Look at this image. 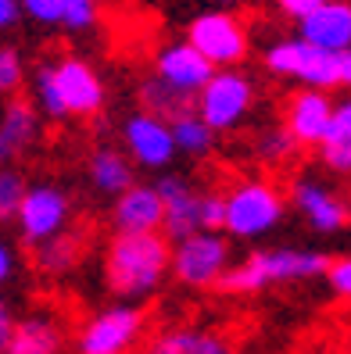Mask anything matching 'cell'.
<instances>
[{
  "mask_svg": "<svg viewBox=\"0 0 351 354\" xmlns=\"http://www.w3.org/2000/svg\"><path fill=\"white\" fill-rule=\"evenodd\" d=\"M169 276L172 240L165 233H111L105 247V286L115 301H147Z\"/></svg>",
  "mask_w": 351,
  "mask_h": 354,
  "instance_id": "1",
  "label": "cell"
},
{
  "mask_svg": "<svg viewBox=\"0 0 351 354\" xmlns=\"http://www.w3.org/2000/svg\"><path fill=\"white\" fill-rule=\"evenodd\" d=\"M330 265H334V258L323 251H308V247H262V251H251L244 261H237L222 276L219 290L222 294H262L269 286L319 279L330 272Z\"/></svg>",
  "mask_w": 351,
  "mask_h": 354,
  "instance_id": "2",
  "label": "cell"
},
{
  "mask_svg": "<svg viewBox=\"0 0 351 354\" xmlns=\"http://www.w3.org/2000/svg\"><path fill=\"white\" fill-rule=\"evenodd\" d=\"M287 197L269 179H240L226 190V229L233 240H262L283 222Z\"/></svg>",
  "mask_w": 351,
  "mask_h": 354,
  "instance_id": "3",
  "label": "cell"
},
{
  "mask_svg": "<svg viewBox=\"0 0 351 354\" xmlns=\"http://www.w3.org/2000/svg\"><path fill=\"white\" fill-rule=\"evenodd\" d=\"M143 333H147V315L126 301H115L75 329L72 354H136L143 351Z\"/></svg>",
  "mask_w": 351,
  "mask_h": 354,
  "instance_id": "4",
  "label": "cell"
},
{
  "mask_svg": "<svg viewBox=\"0 0 351 354\" xmlns=\"http://www.w3.org/2000/svg\"><path fill=\"white\" fill-rule=\"evenodd\" d=\"M262 65L276 79H294V82H301V86H312V90L341 86L337 54L308 44V39H301V36H287V39L269 44L265 54H262Z\"/></svg>",
  "mask_w": 351,
  "mask_h": 354,
  "instance_id": "5",
  "label": "cell"
},
{
  "mask_svg": "<svg viewBox=\"0 0 351 354\" xmlns=\"http://www.w3.org/2000/svg\"><path fill=\"white\" fill-rule=\"evenodd\" d=\"M230 268V240L215 229H201V233L172 243V279L187 290H219Z\"/></svg>",
  "mask_w": 351,
  "mask_h": 354,
  "instance_id": "6",
  "label": "cell"
},
{
  "mask_svg": "<svg viewBox=\"0 0 351 354\" xmlns=\"http://www.w3.org/2000/svg\"><path fill=\"white\" fill-rule=\"evenodd\" d=\"M194 108L215 133H233L255 108V82L240 68H219L208 86L197 93Z\"/></svg>",
  "mask_w": 351,
  "mask_h": 354,
  "instance_id": "7",
  "label": "cell"
},
{
  "mask_svg": "<svg viewBox=\"0 0 351 354\" xmlns=\"http://www.w3.org/2000/svg\"><path fill=\"white\" fill-rule=\"evenodd\" d=\"M69 222H72V197L54 183H29L22 212H18V218H15L18 240L36 251L39 243L69 233Z\"/></svg>",
  "mask_w": 351,
  "mask_h": 354,
  "instance_id": "8",
  "label": "cell"
},
{
  "mask_svg": "<svg viewBox=\"0 0 351 354\" xmlns=\"http://www.w3.org/2000/svg\"><path fill=\"white\" fill-rule=\"evenodd\" d=\"M187 39L212 61L215 68H240V61L247 57V47H251V36H247V26L230 11H204L197 15Z\"/></svg>",
  "mask_w": 351,
  "mask_h": 354,
  "instance_id": "9",
  "label": "cell"
},
{
  "mask_svg": "<svg viewBox=\"0 0 351 354\" xmlns=\"http://www.w3.org/2000/svg\"><path fill=\"white\" fill-rule=\"evenodd\" d=\"M122 147L136 161V169H147V172H165L179 154L176 136H172V122L143 111V108L122 122Z\"/></svg>",
  "mask_w": 351,
  "mask_h": 354,
  "instance_id": "10",
  "label": "cell"
},
{
  "mask_svg": "<svg viewBox=\"0 0 351 354\" xmlns=\"http://www.w3.org/2000/svg\"><path fill=\"white\" fill-rule=\"evenodd\" d=\"M291 204H294V212L308 222V229L319 233V236H337L351 225L348 201L334 190V186H326L316 176H298L291 183Z\"/></svg>",
  "mask_w": 351,
  "mask_h": 354,
  "instance_id": "11",
  "label": "cell"
},
{
  "mask_svg": "<svg viewBox=\"0 0 351 354\" xmlns=\"http://www.w3.org/2000/svg\"><path fill=\"white\" fill-rule=\"evenodd\" d=\"M334 122H337V104L330 100L326 90L305 86V90L291 93L283 104V126L294 133L301 147H319L334 133Z\"/></svg>",
  "mask_w": 351,
  "mask_h": 354,
  "instance_id": "12",
  "label": "cell"
},
{
  "mask_svg": "<svg viewBox=\"0 0 351 354\" xmlns=\"http://www.w3.org/2000/svg\"><path fill=\"white\" fill-rule=\"evenodd\" d=\"M215 72L219 68L190 44V39H183V44H165L154 57V75L165 86H172L176 93L190 97V100H197V93L208 86Z\"/></svg>",
  "mask_w": 351,
  "mask_h": 354,
  "instance_id": "13",
  "label": "cell"
},
{
  "mask_svg": "<svg viewBox=\"0 0 351 354\" xmlns=\"http://www.w3.org/2000/svg\"><path fill=\"white\" fill-rule=\"evenodd\" d=\"M158 190L165 201V229L161 233L172 243L201 233L204 229V190L201 186H194L187 176H161Z\"/></svg>",
  "mask_w": 351,
  "mask_h": 354,
  "instance_id": "14",
  "label": "cell"
},
{
  "mask_svg": "<svg viewBox=\"0 0 351 354\" xmlns=\"http://www.w3.org/2000/svg\"><path fill=\"white\" fill-rule=\"evenodd\" d=\"M54 75H57V93L69 115L90 118L105 108V82H100L97 68L82 57H57L54 61Z\"/></svg>",
  "mask_w": 351,
  "mask_h": 354,
  "instance_id": "15",
  "label": "cell"
},
{
  "mask_svg": "<svg viewBox=\"0 0 351 354\" xmlns=\"http://www.w3.org/2000/svg\"><path fill=\"white\" fill-rule=\"evenodd\" d=\"M111 229L115 233H161L165 201L158 183H133L126 194H118L111 201Z\"/></svg>",
  "mask_w": 351,
  "mask_h": 354,
  "instance_id": "16",
  "label": "cell"
},
{
  "mask_svg": "<svg viewBox=\"0 0 351 354\" xmlns=\"http://www.w3.org/2000/svg\"><path fill=\"white\" fill-rule=\"evenodd\" d=\"M140 354H237V347L208 326H165L147 337Z\"/></svg>",
  "mask_w": 351,
  "mask_h": 354,
  "instance_id": "17",
  "label": "cell"
},
{
  "mask_svg": "<svg viewBox=\"0 0 351 354\" xmlns=\"http://www.w3.org/2000/svg\"><path fill=\"white\" fill-rule=\"evenodd\" d=\"M298 36L330 54L351 50V0H326L298 22Z\"/></svg>",
  "mask_w": 351,
  "mask_h": 354,
  "instance_id": "18",
  "label": "cell"
},
{
  "mask_svg": "<svg viewBox=\"0 0 351 354\" xmlns=\"http://www.w3.org/2000/svg\"><path fill=\"white\" fill-rule=\"evenodd\" d=\"M61 351H65V322L54 311L39 308V311L15 319L4 354H61Z\"/></svg>",
  "mask_w": 351,
  "mask_h": 354,
  "instance_id": "19",
  "label": "cell"
},
{
  "mask_svg": "<svg viewBox=\"0 0 351 354\" xmlns=\"http://www.w3.org/2000/svg\"><path fill=\"white\" fill-rule=\"evenodd\" d=\"M136 161L126 154V147H111V143H97L87 158V179L93 186V194L115 201L118 194H126L136 183Z\"/></svg>",
  "mask_w": 351,
  "mask_h": 354,
  "instance_id": "20",
  "label": "cell"
},
{
  "mask_svg": "<svg viewBox=\"0 0 351 354\" xmlns=\"http://www.w3.org/2000/svg\"><path fill=\"white\" fill-rule=\"evenodd\" d=\"M39 140V111L22 97H8L0 111V165H15Z\"/></svg>",
  "mask_w": 351,
  "mask_h": 354,
  "instance_id": "21",
  "label": "cell"
},
{
  "mask_svg": "<svg viewBox=\"0 0 351 354\" xmlns=\"http://www.w3.org/2000/svg\"><path fill=\"white\" fill-rule=\"evenodd\" d=\"M172 136H176V151L183 154V158H194V161H201V158H208L212 151H215V129L204 122L201 115H197V108L194 111H183L179 118H172Z\"/></svg>",
  "mask_w": 351,
  "mask_h": 354,
  "instance_id": "22",
  "label": "cell"
},
{
  "mask_svg": "<svg viewBox=\"0 0 351 354\" xmlns=\"http://www.w3.org/2000/svg\"><path fill=\"white\" fill-rule=\"evenodd\" d=\"M79 258H82V240L72 233V229H69V233H61V236H54V240H47V243H39L33 251V261H36V268L44 276H65V272H72Z\"/></svg>",
  "mask_w": 351,
  "mask_h": 354,
  "instance_id": "23",
  "label": "cell"
},
{
  "mask_svg": "<svg viewBox=\"0 0 351 354\" xmlns=\"http://www.w3.org/2000/svg\"><path fill=\"white\" fill-rule=\"evenodd\" d=\"M140 104H143V111H151V115H161V118H179L183 111H194V100L190 97H183L176 93L172 86H165V82L154 75L147 82H140Z\"/></svg>",
  "mask_w": 351,
  "mask_h": 354,
  "instance_id": "24",
  "label": "cell"
},
{
  "mask_svg": "<svg viewBox=\"0 0 351 354\" xmlns=\"http://www.w3.org/2000/svg\"><path fill=\"white\" fill-rule=\"evenodd\" d=\"M33 104L36 111L51 118V122H65L69 111L61 104V93H57V75H54V61H44V65L33 68Z\"/></svg>",
  "mask_w": 351,
  "mask_h": 354,
  "instance_id": "25",
  "label": "cell"
},
{
  "mask_svg": "<svg viewBox=\"0 0 351 354\" xmlns=\"http://www.w3.org/2000/svg\"><path fill=\"white\" fill-rule=\"evenodd\" d=\"M298 147H301V143L294 140V133L287 129V126H269V129H262V133L255 136V158L265 161V165L291 161Z\"/></svg>",
  "mask_w": 351,
  "mask_h": 354,
  "instance_id": "26",
  "label": "cell"
},
{
  "mask_svg": "<svg viewBox=\"0 0 351 354\" xmlns=\"http://www.w3.org/2000/svg\"><path fill=\"white\" fill-rule=\"evenodd\" d=\"M26 194H29V183H26V176L18 172L15 165H0V225L18 218Z\"/></svg>",
  "mask_w": 351,
  "mask_h": 354,
  "instance_id": "27",
  "label": "cell"
},
{
  "mask_svg": "<svg viewBox=\"0 0 351 354\" xmlns=\"http://www.w3.org/2000/svg\"><path fill=\"white\" fill-rule=\"evenodd\" d=\"M26 82V61L22 50L11 44H0V97H15Z\"/></svg>",
  "mask_w": 351,
  "mask_h": 354,
  "instance_id": "28",
  "label": "cell"
},
{
  "mask_svg": "<svg viewBox=\"0 0 351 354\" xmlns=\"http://www.w3.org/2000/svg\"><path fill=\"white\" fill-rule=\"evenodd\" d=\"M319 158L330 172H337V176H351V140L348 136H337V133H330L323 143H319Z\"/></svg>",
  "mask_w": 351,
  "mask_h": 354,
  "instance_id": "29",
  "label": "cell"
},
{
  "mask_svg": "<svg viewBox=\"0 0 351 354\" xmlns=\"http://www.w3.org/2000/svg\"><path fill=\"white\" fill-rule=\"evenodd\" d=\"M97 0H65V8H61V26L69 32H87L97 26Z\"/></svg>",
  "mask_w": 351,
  "mask_h": 354,
  "instance_id": "30",
  "label": "cell"
},
{
  "mask_svg": "<svg viewBox=\"0 0 351 354\" xmlns=\"http://www.w3.org/2000/svg\"><path fill=\"white\" fill-rule=\"evenodd\" d=\"M61 8H65V0H22L26 18L39 26H61Z\"/></svg>",
  "mask_w": 351,
  "mask_h": 354,
  "instance_id": "31",
  "label": "cell"
},
{
  "mask_svg": "<svg viewBox=\"0 0 351 354\" xmlns=\"http://www.w3.org/2000/svg\"><path fill=\"white\" fill-rule=\"evenodd\" d=\"M326 286L334 290V297L351 301V254L334 258V265H330V272H326Z\"/></svg>",
  "mask_w": 351,
  "mask_h": 354,
  "instance_id": "32",
  "label": "cell"
},
{
  "mask_svg": "<svg viewBox=\"0 0 351 354\" xmlns=\"http://www.w3.org/2000/svg\"><path fill=\"white\" fill-rule=\"evenodd\" d=\"M204 229H226V194L222 190H204Z\"/></svg>",
  "mask_w": 351,
  "mask_h": 354,
  "instance_id": "33",
  "label": "cell"
},
{
  "mask_svg": "<svg viewBox=\"0 0 351 354\" xmlns=\"http://www.w3.org/2000/svg\"><path fill=\"white\" fill-rule=\"evenodd\" d=\"M18 272V251H15V243L0 236V290H4Z\"/></svg>",
  "mask_w": 351,
  "mask_h": 354,
  "instance_id": "34",
  "label": "cell"
},
{
  "mask_svg": "<svg viewBox=\"0 0 351 354\" xmlns=\"http://www.w3.org/2000/svg\"><path fill=\"white\" fill-rule=\"evenodd\" d=\"M273 4L280 8V15L294 18V22H301L305 15H312L319 4H326V0H273Z\"/></svg>",
  "mask_w": 351,
  "mask_h": 354,
  "instance_id": "35",
  "label": "cell"
},
{
  "mask_svg": "<svg viewBox=\"0 0 351 354\" xmlns=\"http://www.w3.org/2000/svg\"><path fill=\"white\" fill-rule=\"evenodd\" d=\"M22 15V0H0V32H11Z\"/></svg>",
  "mask_w": 351,
  "mask_h": 354,
  "instance_id": "36",
  "label": "cell"
},
{
  "mask_svg": "<svg viewBox=\"0 0 351 354\" xmlns=\"http://www.w3.org/2000/svg\"><path fill=\"white\" fill-rule=\"evenodd\" d=\"M11 329H15V311L11 304L0 297V354L8 351V340H11Z\"/></svg>",
  "mask_w": 351,
  "mask_h": 354,
  "instance_id": "37",
  "label": "cell"
},
{
  "mask_svg": "<svg viewBox=\"0 0 351 354\" xmlns=\"http://www.w3.org/2000/svg\"><path fill=\"white\" fill-rule=\"evenodd\" d=\"M334 133L351 140V97L337 104V122H334Z\"/></svg>",
  "mask_w": 351,
  "mask_h": 354,
  "instance_id": "38",
  "label": "cell"
},
{
  "mask_svg": "<svg viewBox=\"0 0 351 354\" xmlns=\"http://www.w3.org/2000/svg\"><path fill=\"white\" fill-rule=\"evenodd\" d=\"M337 65H341V86L351 90V50H341L337 54Z\"/></svg>",
  "mask_w": 351,
  "mask_h": 354,
  "instance_id": "39",
  "label": "cell"
}]
</instances>
